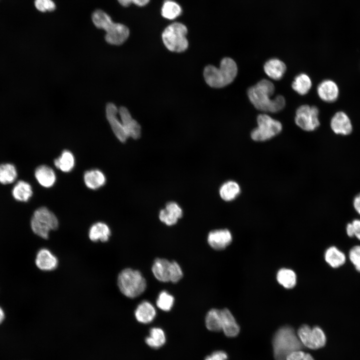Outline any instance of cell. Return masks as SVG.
Returning <instances> with one entry per match:
<instances>
[{
    "label": "cell",
    "mask_w": 360,
    "mask_h": 360,
    "mask_svg": "<svg viewBox=\"0 0 360 360\" xmlns=\"http://www.w3.org/2000/svg\"><path fill=\"white\" fill-rule=\"evenodd\" d=\"M275 90L273 83L263 79L248 90V98L258 110L264 112H276L284 108L286 102L284 97L278 95L273 99L270 97Z\"/></svg>",
    "instance_id": "6da1fadb"
},
{
    "label": "cell",
    "mask_w": 360,
    "mask_h": 360,
    "mask_svg": "<svg viewBox=\"0 0 360 360\" xmlns=\"http://www.w3.org/2000/svg\"><path fill=\"white\" fill-rule=\"evenodd\" d=\"M272 345L275 360H286L290 353L304 347L294 329L288 326L277 330L272 338Z\"/></svg>",
    "instance_id": "7a4b0ae2"
},
{
    "label": "cell",
    "mask_w": 360,
    "mask_h": 360,
    "mask_svg": "<svg viewBox=\"0 0 360 360\" xmlns=\"http://www.w3.org/2000/svg\"><path fill=\"white\" fill-rule=\"evenodd\" d=\"M238 73L236 62L230 58H224L220 62V67L212 65L206 66L204 70V77L210 87L221 88L233 82Z\"/></svg>",
    "instance_id": "3957f363"
},
{
    "label": "cell",
    "mask_w": 360,
    "mask_h": 360,
    "mask_svg": "<svg viewBox=\"0 0 360 360\" xmlns=\"http://www.w3.org/2000/svg\"><path fill=\"white\" fill-rule=\"evenodd\" d=\"M117 284L121 292L130 298L139 296L146 287V280L140 272L130 268H125L120 272Z\"/></svg>",
    "instance_id": "277c9868"
},
{
    "label": "cell",
    "mask_w": 360,
    "mask_h": 360,
    "mask_svg": "<svg viewBox=\"0 0 360 360\" xmlns=\"http://www.w3.org/2000/svg\"><path fill=\"white\" fill-rule=\"evenodd\" d=\"M187 33L188 29L184 24L178 22H174L168 26L162 32V42L169 50L183 52L188 46L186 38Z\"/></svg>",
    "instance_id": "5b68a950"
},
{
    "label": "cell",
    "mask_w": 360,
    "mask_h": 360,
    "mask_svg": "<svg viewBox=\"0 0 360 360\" xmlns=\"http://www.w3.org/2000/svg\"><path fill=\"white\" fill-rule=\"evenodd\" d=\"M58 222L54 214L46 207H40L34 212L30 220L32 232L40 237L47 239L51 230L58 228Z\"/></svg>",
    "instance_id": "8992f818"
},
{
    "label": "cell",
    "mask_w": 360,
    "mask_h": 360,
    "mask_svg": "<svg viewBox=\"0 0 360 360\" xmlns=\"http://www.w3.org/2000/svg\"><path fill=\"white\" fill-rule=\"evenodd\" d=\"M258 126L250 134L252 138L256 142H264L279 134L282 128L280 122L266 114H260L257 117Z\"/></svg>",
    "instance_id": "52a82bcc"
},
{
    "label": "cell",
    "mask_w": 360,
    "mask_h": 360,
    "mask_svg": "<svg viewBox=\"0 0 360 360\" xmlns=\"http://www.w3.org/2000/svg\"><path fill=\"white\" fill-rule=\"evenodd\" d=\"M319 110L315 106L304 104L296 110L294 121L296 124L304 130L312 132L320 126Z\"/></svg>",
    "instance_id": "ba28073f"
},
{
    "label": "cell",
    "mask_w": 360,
    "mask_h": 360,
    "mask_svg": "<svg viewBox=\"0 0 360 360\" xmlns=\"http://www.w3.org/2000/svg\"><path fill=\"white\" fill-rule=\"evenodd\" d=\"M106 32V40L110 44L114 45L122 44L130 35V30L126 26L114 22Z\"/></svg>",
    "instance_id": "9c48e42d"
},
{
    "label": "cell",
    "mask_w": 360,
    "mask_h": 360,
    "mask_svg": "<svg viewBox=\"0 0 360 360\" xmlns=\"http://www.w3.org/2000/svg\"><path fill=\"white\" fill-rule=\"evenodd\" d=\"M118 109L113 103H108L106 106V116L116 136L120 141L125 142L128 138L122 124L116 116Z\"/></svg>",
    "instance_id": "30bf717a"
},
{
    "label": "cell",
    "mask_w": 360,
    "mask_h": 360,
    "mask_svg": "<svg viewBox=\"0 0 360 360\" xmlns=\"http://www.w3.org/2000/svg\"><path fill=\"white\" fill-rule=\"evenodd\" d=\"M232 241V234L227 229L212 230L208 234V244L216 250L224 249Z\"/></svg>",
    "instance_id": "8fae6325"
},
{
    "label": "cell",
    "mask_w": 360,
    "mask_h": 360,
    "mask_svg": "<svg viewBox=\"0 0 360 360\" xmlns=\"http://www.w3.org/2000/svg\"><path fill=\"white\" fill-rule=\"evenodd\" d=\"M119 114L122 120V124L128 136L134 139H138L140 136L141 128L140 124L133 119L128 110L124 106L119 109Z\"/></svg>",
    "instance_id": "7c38bea8"
},
{
    "label": "cell",
    "mask_w": 360,
    "mask_h": 360,
    "mask_svg": "<svg viewBox=\"0 0 360 360\" xmlns=\"http://www.w3.org/2000/svg\"><path fill=\"white\" fill-rule=\"evenodd\" d=\"M330 127L336 134L348 135L352 130L351 120L344 112H338L332 116L330 120Z\"/></svg>",
    "instance_id": "4fadbf2b"
},
{
    "label": "cell",
    "mask_w": 360,
    "mask_h": 360,
    "mask_svg": "<svg viewBox=\"0 0 360 360\" xmlns=\"http://www.w3.org/2000/svg\"><path fill=\"white\" fill-rule=\"evenodd\" d=\"M317 92L322 100L327 102H332L337 100L339 95V89L334 82L326 80L318 84Z\"/></svg>",
    "instance_id": "5bb4252c"
},
{
    "label": "cell",
    "mask_w": 360,
    "mask_h": 360,
    "mask_svg": "<svg viewBox=\"0 0 360 360\" xmlns=\"http://www.w3.org/2000/svg\"><path fill=\"white\" fill-rule=\"evenodd\" d=\"M35 262L36 266L44 271L52 270L58 265L57 258L50 250L45 248L38 251Z\"/></svg>",
    "instance_id": "9a60e30c"
},
{
    "label": "cell",
    "mask_w": 360,
    "mask_h": 360,
    "mask_svg": "<svg viewBox=\"0 0 360 360\" xmlns=\"http://www.w3.org/2000/svg\"><path fill=\"white\" fill-rule=\"evenodd\" d=\"M222 316V330L228 337L233 338L238 336L240 328L234 316L227 308L220 310Z\"/></svg>",
    "instance_id": "2e32d148"
},
{
    "label": "cell",
    "mask_w": 360,
    "mask_h": 360,
    "mask_svg": "<svg viewBox=\"0 0 360 360\" xmlns=\"http://www.w3.org/2000/svg\"><path fill=\"white\" fill-rule=\"evenodd\" d=\"M286 69L285 64L276 58L268 60L264 66V71L267 76L276 80H280L283 77Z\"/></svg>",
    "instance_id": "e0dca14e"
},
{
    "label": "cell",
    "mask_w": 360,
    "mask_h": 360,
    "mask_svg": "<svg viewBox=\"0 0 360 360\" xmlns=\"http://www.w3.org/2000/svg\"><path fill=\"white\" fill-rule=\"evenodd\" d=\"M34 176L38 182L45 188L52 187L56 182V174L52 168L46 165L37 167Z\"/></svg>",
    "instance_id": "ac0fdd59"
},
{
    "label": "cell",
    "mask_w": 360,
    "mask_h": 360,
    "mask_svg": "<svg viewBox=\"0 0 360 360\" xmlns=\"http://www.w3.org/2000/svg\"><path fill=\"white\" fill-rule=\"evenodd\" d=\"M134 315L138 322L142 324H148L154 318L156 311L150 302L148 301H144L137 306Z\"/></svg>",
    "instance_id": "d6986e66"
},
{
    "label": "cell",
    "mask_w": 360,
    "mask_h": 360,
    "mask_svg": "<svg viewBox=\"0 0 360 360\" xmlns=\"http://www.w3.org/2000/svg\"><path fill=\"white\" fill-rule=\"evenodd\" d=\"M170 262L164 258H157L152 266L156 278L162 282H170Z\"/></svg>",
    "instance_id": "ffe728a7"
},
{
    "label": "cell",
    "mask_w": 360,
    "mask_h": 360,
    "mask_svg": "<svg viewBox=\"0 0 360 360\" xmlns=\"http://www.w3.org/2000/svg\"><path fill=\"white\" fill-rule=\"evenodd\" d=\"M90 240L94 242L108 241L110 236V230L107 224L104 222H96L90 228L88 232Z\"/></svg>",
    "instance_id": "44dd1931"
},
{
    "label": "cell",
    "mask_w": 360,
    "mask_h": 360,
    "mask_svg": "<svg viewBox=\"0 0 360 360\" xmlns=\"http://www.w3.org/2000/svg\"><path fill=\"white\" fill-rule=\"evenodd\" d=\"M32 187L30 184L24 180L18 181L14 186L12 194L17 201L26 202L32 196Z\"/></svg>",
    "instance_id": "7402d4cb"
},
{
    "label": "cell",
    "mask_w": 360,
    "mask_h": 360,
    "mask_svg": "<svg viewBox=\"0 0 360 360\" xmlns=\"http://www.w3.org/2000/svg\"><path fill=\"white\" fill-rule=\"evenodd\" d=\"M324 259L332 268H338L344 264L346 261V256L338 248L332 246L326 250Z\"/></svg>",
    "instance_id": "603a6c76"
},
{
    "label": "cell",
    "mask_w": 360,
    "mask_h": 360,
    "mask_svg": "<svg viewBox=\"0 0 360 360\" xmlns=\"http://www.w3.org/2000/svg\"><path fill=\"white\" fill-rule=\"evenodd\" d=\"M106 181L104 174L98 170H92L84 174V182L88 188L98 189L103 186Z\"/></svg>",
    "instance_id": "cb8c5ba5"
},
{
    "label": "cell",
    "mask_w": 360,
    "mask_h": 360,
    "mask_svg": "<svg viewBox=\"0 0 360 360\" xmlns=\"http://www.w3.org/2000/svg\"><path fill=\"white\" fill-rule=\"evenodd\" d=\"M240 187L235 181L229 180L222 184L220 189L221 198L227 202L232 201L240 194Z\"/></svg>",
    "instance_id": "d4e9b609"
},
{
    "label": "cell",
    "mask_w": 360,
    "mask_h": 360,
    "mask_svg": "<svg viewBox=\"0 0 360 360\" xmlns=\"http://www.w3.org/2000/svg\"><path fill=\"white\" fill-rule=\"evenodd\" d=\"M54 164L63 172H70L74 166V156L70 152L65 150L58 158L54 160Z\"/></svg>",
    "instance_id": "484cf974"
},
{
    "label": "cell",
    "mask_w": 360,
    "mask_h": 360,
    "mask_svg": "<svg viewBox=\"0 0 360 360\" xmlns=\"http://www.w3.org/2000/svg\"><path fill=\"white\" fill-rule=\"evenodd\" d=\"M166 338L164 330L159 328H153L150 331V335L146 338V344L150 348H158L162 346Z\"/></svg>",
    "instance_id": "4316f807"
},
{
    "label": "cell",
    "mask_w": 360,
    "mask_h": 360,
    "mask_svg": "<svg viewBox=\"0 0 360 360\" xmlns=\"http://www.w3.org/2000/svg\"><path fill=\"white\" fill-rule=\"evenodd\" d=\"M18 176L16 166L10 163L0 164V183L3 184L14 182Z\"/></svg>",
    "instance_id": "83f0119b"
},
{
    "label": "cell",
    "mask_w": 360,
    "mask_h": 360,
    "mask_svg": "<svg viewBox=\"0 0 360 360\" xmlns=\"http://www.w3.org/2000/svg\"><path fill=\"white\" fill-rule=\"evenodd\" d=\"M276 279L278 283L286 288H292L296 282L295 272L289 268L280 269L277 273Z\"/></svg>",
    "instance_id": "f1b7e54d"
},
{
    "label": "cell",
    "mask_w": 360,
    "mask_h": 360,
    "mask_svg": "<svg viewBox=\"0 0 360 360\" xmlns=\"http://www.w3.org/2000/svg\"><path fill=\"white\" fill-rule=\"evenodd\" d=\"M312 83L310 78L305 74L296 76L292 83V88L299 94L304 95L310 89Z\"/></svg>",
    "instance_id": "f546056e"
},
{
    "label": "cell",
    "mask_w": 360,
    "mask_h": 360,
    "mask_svg": "<svg viewBox=\"0 0 360 360\" xmlns=\"http://www.w3.org/2000/svg\"><path fill=\"white\" fill-rule=\"evenodd\" d=\"M182 10L180 6L172 0H166L161 8L162 16L165 18L172 20L180 16Z\"/></svg>",
    "instance_id": "4dcf8cb0"
},
{
    "label": "cell",
    "mask_w": 360,
    "mask_h": 360,
    "mask_svg": "<svg viewBox=\"0 0 360 360\" xmlns=\"http://www.w3.org/2000/svg\"><path fill=\"white\" fill-rule=\"evenodd\" d=\"M206 328L210 330L213 332L222 330L220 310L216 308H212L209 310L206 317Z\"/></svg>",
    "instance_id": "1f68e13d"
},
{
    "label": "cell",
    "mask_w": 360,
    "mask_h": 360,
    "mask_svg": "<svg viewBox=\"0 0 360 360\" xmlns=\"http://www.w3.org/2000/svg\"><path fill=\"white\" fill-rule=\"evenodd\" d=\"M326 338L324 330L319 326L312 328L308 348L317 350L323 348L326 344Z\"/></svg>",
    "instance_id": "d6a6232c"
},
{
    "label": "cell",
    "mask_w": 360,
    "mask_h": 360,
    "mask_svg": "<svg viewBox=\"0 0 360 360\" xmlns=\"http://www.w3.org/2000/svg\"><path fill=\"white\" fill-rule=\"evenodd\" d=\"M92 18L94 26L105 31L114 23L110 16L100 10H95L92 13Z\"/></svg>",
    "instance_id": "836d02e7"
},
{
    "label": "cell",
    "mask_w": 360,
    "mask_h": 360,
    "mask_svg": "<svg viewBox=\"0 0 360 360\" xmlns=\"http://www.w3.org/2000/svg\"><path fill=\"white\" fill-rule=\"evenodd\" d=\"M174 298L167 292H161L156 300V305L158 308L164 311H169L172 307Z\"/></svg>",
    "instance_id": "e575fe53"
},
{
    "label": "cell",
    "mask_w": 360,
    "mask_h": 360,
    "mask_svg": "<svg viewBox=\"0 0 360 360\" xmlns=\"http://www.w3.org/2000/svg\"><path fill=\"white\" fill-rule=\"evenodd\" d=\"M182 270L178 263L175 261L171 262L170 281L174 283L177 282L182 278Z\"/></svg>",
    "instance_id": "d590c367"
},
{
    "label": "cell",
    "mask_w": 360,
    "mask_h": 360,
    "mask_svg": "<svg viewBox=\"0 0 360 360\" xmlns=\"http://www.w3.org/2000/svg\"><path fill=\"white\" fill-rule=\"evenodd\" d=\"M348 257L356 270L360 272V246H355L350 250Z\"/></svg>",
    "instance_id": "8d00e7d4"
},
{
    "label": "cell",
    "mask_w": 360,
    "mask_h": 360,
    "mask_svg": "<svg viewBox=\"0 0 360 360\" xmlns=\"http://www.w3.org/2000/svg\"><path fill=\"white\" fill-rule=\"evenodd\" d=\"M36 8L41 12H52L56 9L55 3L52 0H34Z\"/></svg>",
    "instance_id": "74e56055"
},
{
    "label": "cell",
    "mask_w": 360,
    "mask_h": 360,
    "mask_svg": "<svg viewBox=\"0 0 360 360\" xmlns=\"http://www.w3.org/2000/svg\"><path fill=\"white\" fill-rule=\"evenodd\" d=\"M159 218L162 222L168 226H172L176 224L178 220L172 212L166 208L160 211Z\"/></svg>",
    "instance_id": "f35d334b"
},
{
    "label": "cell",
    "mask_w": 360,
    "mask_h": 360,
    "mask_svg": "<svg viewBox=\"0 0 360 360\" xmlns=\"http://www.w3.org/2000/svg\"><path fill=\"white\" fill-rule=\"evenodd\" d=\"M286 360H314L312 355L305 353L302 350L292 352L286 358Z\"/></svg>",
    "instance_id": "ab89813d"
},
{
    "label": "cell",
    "mask_w": 360,
    "mask_h": 360,
    "mask_svg": "<svg viewBox=\"0 0 360 360\" xmlns=\"http://www.w3.org/2000/svg\"><path fill=\"white\" fill-rule=\"evenodd\" d=\"M166 209L172 212L178 219L182 216V211L180 206L174 202H168L166 206Z\"/></svg>",
    "instance_id": "60d3db41"
},
{
    "label": "cell",
    "mask_w": 360,
    "mask_h": 360,
    "mask_svg": "<svg viewBox=\"0 0 360 360\" xmlns=\"http://www.w3.org/2000/svg\"><path fill=\"white\" fill-rule=\"evenodd\" d=\"M228 358V354L225 352L218 350L207 356L204 360H227Z\"/></svg>",
    "instance_id": "b9f144b4"
},
{
    "label": "cell",
    "mask_w": 360,
    "mask_h": 360,
    "mask_svg": "<svg viewBox=\"0 0 360 360\" xmlns=\"http://www.w3.org/2000/svg\"><path fill=\"white\" fill-rule=\"evenodd\" d=\"M352 224L354 231V236L360 240V220H354Z\"/></svg>",
    "instance_id": "7bdbcfd3"
},
{
    "label": "cell",
    "mask_w": 360,
    "mask_h": 360,
    "mask_svg": "<svg viewBox=\"0 0 360 360\" xmlns=\"http://www.w3.org/2000/svg\"><path fill=\"white\" fill-rule=\"evenodd\" d=\"M353 205L356 212L360 215V194L354 198Z\"/></svg>",
    "instance_id": "ee69618b"
},
{
    "label": "cell",
    "mask_w": 360,
    "mask_h": 360,
    "mask_svg": "<svg viewBox=\"0 0 360 360\" xmlns=\"http://www.w3.org/2000/svg\"><path fill=\"white\" fill-rule=\"evenodd\" d=\"M346 232L348 236L350 237L354 236V231L352 224L351 223H348L346 225Z\"/></svg>",
    "instance_id": "f6af8a7d"
},
{
    "label": "cell",
    "mask_w": 360,
    "mask_h": 360,
    "mask_svg": "<svg viewBox=\"0 0 360 360\" xmlns=\"http://www.w3.org/2000/svg\"><path fill=\"white\" fill-rule=\"evenodd\" d=\"M150 0H132V3L138 6L146 5Z\"/></svg>",
    "instance_id": "bcb514c9"
},
{
    "label": "cell",
    "mask_w": 360,
    "mask_h": 360,
    "mask_svg": "<svg viewBox=\"0 0 360 360\" xmlns=\"http://www.w3.org/2000/svg\"><path fill=\"white\" fill-rule=\"evenodd\" d=\"M118 2L123 6H128L132 4V0H118Z\"/></svg>",
    "instance_id": "7dc6e473"
},
{
    "label": "cell",
    "mask_w": 360,
    "mask_h": 360,
    "mask_svg": "<svg viewBox=\"0 0 360 360\" xmlns=\"http://www.w3.org/2000/svg\"><path fill=\"white\" fill-rule=\"evenodd\" d=\"M4 312L2 308L0 306V324L2 323L4 319Z\"/></svg>",
    "instance_id": "c3c4849f"
}]
</instances>
